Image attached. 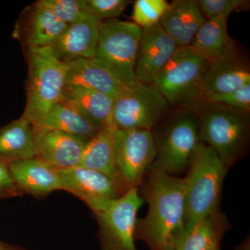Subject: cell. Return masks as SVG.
Returning <instances> with one entry per match:
<instances>
[{"mask_svg":"<svg viewBox=\"0 0 250 250\" xmlns=\"http://www.w3.org/2000/svg\"><path fill=\"white\" fill-rule=\"evenodd\" d=\"M203 99L208 103L246 113L250 108V83L229 93L213 94L207 95Z\"/></svg>","mask_w":250,"mask_h":250,"instance_id":"obj_28","label":"cell"},{"mask_svg":"<svg viewBox=\"0 0 250 250\" xmlns=\"http://www.w3.org/2000/svg\"><path fill=\"white\" fill-rule=\"evenodd\" d=\"M249 1L243 0H200V9L206 19H225L233 11L246 8Z\"/></svg>","mask_w":250,"mask_h":250,"instance_id":"obj_29","label":"cell"},{"mask_svg":"<svg viewBox=\"0 0 250 250\" xmlns=\"http://www.w3.org/2000/svg\"><path fill=\"white\" fill-rule=\"evenodd\" d=\"M27 62V102L21 117L38 127L60 101L67 66L56 56L51 46L28 47Z\"/></svg>","mask_w":250,"mask_h":250,"instance_id":"obj_2","label":"cell"},{"mask_svg":"<svg viewBox=\"0 0 250 250\" xmlns=\"http://www.w3.org/2000/svg\"><path fill=\"white\" fill-rule=\"evenodd\" d=\"M170 3L166 0H137L133 8L132 20L141 29L159 24Z\"/></svg>","mask_w":250,"mask_h":250,"instance_id":"obj_26","label":"cell"},{"mask_svg":"<svg viewBox=\"0 0 250 250\" xmlns=\"http://www.w3.org/2000/svg\"><path fill=\"white\" fill-rule=\"evenodd\" d=\"M227 166L206 143L199 146L185 182L186 215L184 229L209 216L219 209Z\"/></svg>","mask_w":250,"mask_h":250,"instance_id":"obj_3","label":"cell"},{"mask_svg":"<svg viewBox=\"0 0 250 250\" xmlns=\"http://www.w3.org/2000/svg\"><path fill=\"white\" fill-rule=\"evenodd\" d=\"M199 118L191 111L175 113L154 136L156 157L152 167L171 174L189 167L200 143Z\"/></svg>","mask_w":250,"mask_h":250,"instance_id":"obj_5","label":"cell"},{"mask_svg":"<svg viewBox=\"0 0 250 250\" xmlns=\"http://www.w3.org/2000/svg\"><path fill=\"white\" fill-rule=\"evenodd\" d=\"M59 170L62 190L82 200L93 213L123 195L111 179L98 171L82 166Z\"/></svg>","mask_w":250,"mask_h":250,"instance_id":"obj_11","label":"cell"},{"mask_svg":"<svg viewBox=\"0 0 250 250\" xmlns=\"http://www.w3.org/2000/svg\"><path fill=\"white\" fill-rule=\"evenodd\" d=\"M143 203L138 187H133L94 213L100 225L102 250H137L136 217Z\"/></svg>","mask_w":250,"mask_h":250,"instance_id":"obj_8","label":"cell"},{"mask_svg":"<svg viewBox=\"0 0 250 250\" xmlns=\"http://www.w3.org/2000/svg\"><path fill=\"white\" fill-rule=\"evenodd\" d=\"M34 129L36 158L59 170L80 166L87 141L45 126Z\"/></svg>","mask_w":250,"mask_h":250,"instance_id":"obj_14","label":"cell"},{"mask_svg":"<svg viewBox=\"0 0 250 250\" xmlns=\"http://www.w3.org/2000/svg\"><path fill=\"white\" fill-rule=\"evenodd\" d=\"M147 174L143 193L149 210L137 220L136 239L144 241L149 250H167L184 229L185 182L156 167Z\"/></svg>","mask_w":250,"mask_h":250,"instance_id":"obj_1","label":"cell"},{"mask_svg":"<svg viewBox=\"0 0 250 250\" xmlns=\"http://www.w3.org/2000/svg\"><path fill=\"white\" fill-rule=\"evenodd\" d=\"M39 126L58 130L85 141H89L101 130L61 100L49 111Z\"/></svg>","mask_w":250,"mask_h":250,"instance_id":"obj_24","label":"cell"},{"mask_svg":"<svg viewBox=\"0 0 250 250\" xmlns=\"http://www.w3.org/2000/svg\"><path fill=\"white\" fill-rule=\"evenodd\" d=\"M67 26L49 9L34 6L26 29V45L28 47L52 46Z\"/></svg>","mask_w":250,"mask_h":250,"instance_id":"obj_25","label":"cell"},{"mask_svg":"<svg viewBox=\"0 0 250 250\" xmlns=\"http://www.w3.org/2000/svg\"><path fill=\"white\" fill-rule=\"evenodd\" d=\"M142 29L133 22L112 19L100 27L94 62L127 85L138 82L135 67Z\"/></svg>","mask_w":250,"mask_h":250,"instance_id":"obj_4","label":"cell"},{"mask_svg":"<svg viewBox=\"0 0 250 250\" xmlns=\"http://www.w3.org/2000/svg\"><path fill=\"white\" fill-rule=\"evenodd\" d=\"M102 21L86 11L75 22L69 24L58 40L51 46L54 54L66 62L81 59H93L98 45Z\"/></svg>","mask_w":250,"mask_h":250,"instance_id":"obj_13","label":"cell"},{"mask_svg":"<svg viewBox=\"0 0 250 250\" xmlns=\"http://www.w3.org/2000/svg\"><path fill=\"white\" fill-rule=\"evenodd\" d=\"M220 250V248H217V249H215V250Z\"/></svg>","mask_w":250,"mask_h":250,"instance_id":"obj_34","label":"cell"},{"mask_svg":"<svg viewBox=\"0 0 250 250\" xmlns=\"http://www.w3.org/2000/svg\"><path fill=\"white\" fill-rule=\"evenodd\" d=\"M236 250H250V241L249 239L247 240L246 241H245L243 244H241V246L238 247Z\"/></svg>","mask_w":250,"mask_h":250,"instance_id":"obj_33","label":"cell"},{"mask_svg":"<svg viewBox=\"0 0 250 250\" xmlns=\"http://www.w3.org/2000/svg\"><path fill=\"white\" fill-rule=\"evenodd\" d=\"M0 250H24L23 249H19V248H14V247H11L7 246V245L4 244V243L0 242Z\"/></svg>","mask_w":250,"mask_h":250,"instance_id":"obj_32","label":"cell"},{"mask_svg":"<svg viewBox=\"0 0 250 250\" xmlns=\"http://www.w3.org/2000/svg\"><path fill=\"white\" fill-rule=\"evenodd\" d=\"M189 46L208 63L236 55L227 20L220 18L206 20Z\"/></svg>","mask_w":250,"mask_h":250,"instance_id":"obj_21","label":"cell"},{"mask_svg":"<svg viewBox=\"0 0 250 250\" xmlns=\"http://www.w3.org/2000/svg\"><path fill=\"white\" fill-rule=\"evenodd\" d=\"M65 83L80 85L116 99L130 85L125 84L91 59H81L66 62Z\"/></svg>","mask_w":250,"mask_h":250,"instance_id":"obj_20","label":"cell"},{"mask_svg":"<svg viewBox=\"0 0 250 250\" xmlns=\"http://www.w3.org/2000/svg\"><path fill=\"white\" fill-rule=\"evenodd\" d=\"M34 6L49 9L67 25L75 22L88 11L85 0H40Z\"/></svg>","mask_w":250,"mask_h":250,"instance_id":"obj_27","label":"cell"},{"mask_svg":"<svg viewBox=\"0 0 250 250\" xmlns=\"http://www.w3.org/2000/svg\"><path fill=\"white\" fill-rule=\"evenodd\" d=\"M114 98L80 85L65 83L61 101L67 104L100 129H112Z\"/></svg>","mask_w":250,"mask_h":250,"instance_id":"obj_16","label":"cell"},{"mask_svg":"<svg viewBox=\"0 0 250 250\" xmlns=\"http://www.w3.org/2000/svg\"><path fill=\"white\" fill-rule=\"evenodd\" d=\"M170 104L153 84L137 82L114 100L113 129L151 130L164 116Z\"/></svg>","mask_w":250,"mask_h":250,"instance_id":"obj_9","label":"cell"},{"mask_svg":"<svg viewBox=\"0 0 250 250\" xmlns=\"http://www.w3.org/2000/svg\"><path fill=\"white\" fill-rule=\"evenodd\" d=\"M112 129L100 130L87 141L79 166L104 174L124 194L115 164Z\"/></svg>","mask_w":250,"mask_h":250,"instance_id":"obj_23","label":"cell"},{"mask_svg":"<svg viewBox=\"0 0 250 250\" xmlns=\"http://www.w3.org/2000/svg\"><path fill=\"white\" fill-rule=\"evenodd\" d=\"M208 104L199 118L200 139L213 148L225 166H230L246 146L248 118L243 112Z\"/></svg>","mask_w":250,"mask_h":250,"instance_id":"obj_6","label":"cell"},{"mask_svg":"<svg viewBox=\"0 0 250 250\" xmlns=\"http://www.w3.org/2000/svg\"><path fill=\"white\" fill-rule=\"evenodd\" d=\"M206 20L198 1L176 0L170 3L159 24L178 47H185L191 44Z\"/></svg>","mask_w":250,"mask_h":250,"instance_id":"obj_17","label":"cell"},{"mask_svg":"<svg viewBox=\"0 0 250 250\" xmlns=\"http://www.w3.org/2000/svg\"><path fill=\"white\" fill-rule=\"evenodd\" d=\"M10 172L21 192L33 196L44 197L55 190H62L59 169L34 157L9 163Z\"/></svg>","mask_w":250,"mask_h":250,"instance_id":"obj_15","label":"cell"},{"mask_svg":"<svg viewBox=\"0 0 250 250\" xmlns=\"http://www.w3.org/2000/svg\"><path fill=\"white\" fill-rule=\"evenodd\" d=\"M20 193L10 172L9 164L0 160V198L16 196Z\"/></svg>","mask_w":250,"mask_h":250,"instance_id":"obj_31","label":"cell"},{"mask_svg":"<svg viewBox=\"0 0 250 250\" xmlns=\"http://www.w3.org/2000/svg\"><path fill=\"white\" fill-rule=\"evenodd\" d=\"M131 2L129 0H85L87 11L102 21L116 19Z\"/></svg>","mask_w":250,"mask_h":250,"instance_id":"obj_30","label":"cell"},{"mask_svg":"<svg viewBox=\"0 0 250 250\" xmlns=\"http://www.w3.org/2000/svg\"><path fill=\"white\" fill-rule=\"evenodd\" d=\"M36 157L35 129L22 117L0 128V160L8 164Z\"/></svg>","mask_w":250,"mask_h":250,"instance_id":"obj_22","label":"cell"},{"mask_svg":"<svg viewBox=\"0 0 250 250\" xmlns=\"http://www.w3.org/2000/svg\"><path fill=\"white\" fill-rule=\"evenodd\" d=\"M250 83L249 69L236 55L209 62L200 85V96L229 93Z\"/></svg>","mask_w":250,"mask_h":250,"instance_id":"obj_18","label":"cell"},{"mask_svg":"<svg viewBox=\"0 0 250 250\" xmlns=\"http://www.w3.org/2000/svg\"><path fill=\"white\" fill-rule=\"evenodd\" d=\"M178 47L160 24L142 29L135 67L138 82L152 84Z\"/></svg>","mask_w":250,"mask_h":250,"instance_id":"obj_12","label":"cell"},{"mask_svg":"<svg viewBox=\"0 0 250 250\" xmlns=\"http://www.w3.org/2000/svg\"><path fill=\"white\" fill-rule=\"evenodd\" d=\"M117 172L125 192L138 187L152 168L156 145L151 130L112 129Z\"/></svg>","mask_w":250,"mask_h":250,"instance_id":"obj_10","label":"cell"},{"mask_svg":"<svg viewBox=\"0 0 250 250\" xmlns=\"http://www.w3.org/2000/svg\"><path fill=\"white\" fill-rule=\"evenodd\" d=\"M208 62L190 46L179 47L153 84L170 104H182L200 96V85Z\"/></svg>","mask_w":250,"mask_h":250,"instance_id":"obj_7","label":"cell"},{"mask_svg":"<svg viewBox=\"0 0 250 250\" xmlns=\"http://www.w3.org/2000/svg\"><path fill=\"white\" fill-rule=\"evenodd\" d=\"M229 227L225 215L217 210L191 228L183 229L174 237L167 250H213Z\"/></svg>","mask_w":250,"mask_h":250,"instance_id":"obj_19","label":"cell"}]
</instances>
